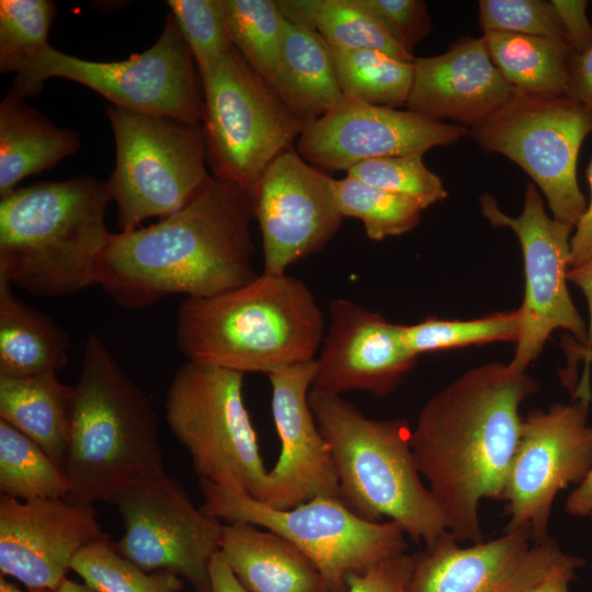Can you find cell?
<instances>
[{
    "label": "cell",
    "instance_id": "47",
    "mask_svg": "<svg viewBox=\"0 0 592 592\" xmlns=\"http://www.w3.org/2000/svg\"><path fill=\"white\" fill-rule=\"evenodd\" d=\"M568 280L574 283L583 292L587 299L589 322L588 344L584 349L592 350V259L578 267L570 269Z\"/></svg>",
    "mask_w": 592,
    "mask_h": 592
},
{
    "label": "cell",
    "instance_id": "8",
    "mask_svg": "<svg viewBox=\"0 0 592 592\" xmlns=\"http://www.w3.org/2000/svg\"><path fill=\"white\" fill-rule=\"evenodd\" d=\"M202 128L212 175L253 198L269 166L294 148L305 123L232 47L198 72Z\"/></svg>",
    "mask_w": 592,
    "mask_h": 592
},
{
    "label": "cell",
    "instance_id": "21",
    "mask_svg": "<svg viewBox=\"0 0 592 592\" xmlns=\"http://www.w3.org/2000/svg\"><path fill=\"white\" fill-rule=\"evenodd\" d=\"M315 373L316 360L267 375L282 447L276 464L267 471L261 502L274 509H292L318 497L340 499L331 449L308 402Z\"/></svg>",
    "mask_w": 592,
    "mask_h": 592
},
{
    "label": "cell",
    "instance_id": "26",
    "mask_svg": "<svg viewBox=\"0 0 592 592\" xmlns=\"http://www.w3.org/2000/svg\"><path fill=\"white\" fill-rule=\"evenodd\" d=\"M73 387L55 372L0 376V419L36 442L62 466L68 448Z\"/></svg>",
    "mask_w": 592,
    "mask_h": 592
},
{
    "label": "cell",
    "instance_id": "15",
    "mask_svg": "<svg viewBox=\"0 0 592 592\" xmlns=\"http://www.w3.org/2000/svg\"><path fill=\"white\" fill-rule=\"evenodd\" d=\"M124 533L117 551L146 572L170 571L195 592H209V566L219 551L223 526L196 509L166 470L141 477L112 501Z\"/></svg>",
    "mask_w": 592,
    "mask_h": 592
},
{
    "label": "cell",
    "instance_id": "50",
    "mask_svg": "<svg viewBox=\"0 0 592 592\" xmlns=\"http://www.w3.org/2000/svg\"><path fill=\"white\" fill-rule=\"evenodd\" d=\"M0 592H54L50 590H27L20 589L16 584L7 580L3 576L0 578Z\"/></svg>",
    "mask_w": 592,
    "mask_h": 592
},
{
    "label": "cell",
    "instance_id": "33",
    "mask_svg": "<svg viewBox=\"0 0 592 592\" xmlns=\"http://www.w3.org/2000/svg\"><path fill=\"white\" fill-rule=\"evenodd\" d=\"M401 331L406 345L417 356L493 342L515 343L521 331V314L516 309L470 320L429 317L413 325H401Z\"/></svg>",
    "mask_w": 592,
    "mask_h": 592
},
{
    "label": "cell",
    "instance_id": "7",
    "mask_svg": "<svg viewBox=\"0 0 592 592\" xmlns=\"http://www.w3.org/2000/svg\"><path fill=\"white\" fill-rule=\"evenodd\" d=\"M244 374L187 361L166 398V421L200 479L263 501L267 470L243 399Z\"/></svg>",
    "mask_w": 592,
    "mask_h": 592
},
{
    "label": "cell",
    "instance_id": "49",
    "mask_svg": "<svg viewBox=\"0 0 592 592\" xmlns=\"http://www.w3.org/2000/svg\"><path fill=\"white\" fill-rule=\"evenodd\" d=\"M54 592H96L86 583L81 584L65 578Z\"/></svg>",
    "mask_w": 592,
    "mask_h": 592
},
{
    "label": "cell",
    "instance_id": "39",
    "mask_svg": "<svg viewBox=\"0 0 592 592\" xmlns=\"http://www.w3.org/2000/svg\"><path fill=\"white\" fill-rule=\"evenodd\" d=\"M479 24L485 32H505L549 37L568 44L550 1L480 0ZM569 45V44H568Z\"/></svg>",
    "mask_w": 592,
    "mask_h": 592
},
{
    "label": "cell",
    "instance_id": "29",
    "mask_svg": "<svg viewBox=\"0 0 592 592\" xmlns=\"http://www.w3.org/2000/svg\"><path fill=\"white\" fill-rule=\"evenodd\" d=\"M291 22L316 32L331 48L377 49L413 62L360 0H277Z\"/></svg>",
    "mask_w": 592,
    "mask_h": 592
},
{
    "label": "cell",
    "instance_id": "41",
    "mask_svg": "<svg viewBox=\"0 0 592 592\" xmlns=\"http://www.w3.org/2000/svg\"><path fill=\"white\" fill-rule=\"evenodd\" d=\"M412 556L399 554L346 579V592H407L412 572Z\"/></svg>",
    "mask_w": 592,
    "mask_h": 592
},
{
    "label": "cell",
    "instance_id": "40",
    "mask_svg": "<svg viewBox=\"0 0 592 592\" xmlns=\"http://www.w3.org/2000/svg\"><path fill=\"white\" fill-rule=\"evenodd\" d=\"M389 35L409 54L431 32L426 3L422 0H360Z\"/></svg>",
    "mask_w": 592,
    "mask_h": 592
},
{
    "label": "cell",
    "instance_id": "16",
    "mask_svg": "<svg viewBox=\"0 0 592 592\" xmlns=\"http://www.w3.org/2000/svg\"><path fill=\"white\" fill-rule=\"evenodd\" d=\"M412 560L407 592H522L584 563L549 536L533 542L526 528L464 548L446 532Z\"/></svg>",
    "mask_w": 592,
    "mask_h": 592
},
{
    "label": "cell",
    "instance_id": "24",
    "mask_svg": "<svg viewBox=\"0 0 592 592\" xmlns=\"http://www.w3.org/2000/svg\"><path fill=\"white\" fill-rule=\"evenodd\" d=\"M77 130L61 128L10 90L0 103V198L25 178L78 151Z\"/></svg>",
    "mask_w": 592,
    "mask_h": 592
},
{
    "label": "cell",
    "instance_id": "14",
    "mask_svg": "<svg viewBox=\"0 0 592 592\" xmlns=\"http://www.w3.org/2000/svg\"><path fill=\"white\" fill-rule=\"evenodd\" d=\"M479 202L488 223L510 228L522 248L525 289L519 308L521 331L514 355L508 363L510 367L526 372L557 329L570 332L585 348L588 325L568 291L570 239L574 227L547 215L532 182L526 184L523 209L517 217L503 213L489 193L482 194Z\"/></svg>",
    "mask_w": 592,
    "mask_h": 592
},
{
    "label": "cell",
    "instance_id": "34",
    "mask_svg": "<svg viewBox=\"0 0 592 592\" xmlns=\"http://www.w3.org/2000/svg\"><path fill=\"white\" fill-rule=\"evenodd\" d=\"M335 195L342 216L360 219L366 236L374 241L409 232L421 220L423 208L415 201L348 175L335 180Z\"/></svg>",
    "mask_w": 592,
    "mask_h": 592
},
{
    "label": "cell",
    "instance_id": "20",
    "mask_svg": "<svg viewBox=\"0 0 592 592\" xmlns=\"http://www.w3.org/2000/svg\"><path fill=\"white\" fill-rule=\"evenodd\" d=\"M401 325L349 299L329 305V326L316 357L311 389L342 395L367 391L385 397L414 367Z\"/></svg>",
    "mask_w": 592,
    "mask_h": 592
},
{
    "label": "cell",
    "instance_id": "12",
    "mask_svg": "<svg viewBox=\"0 0 592 592\" xmlns=\"http://www.w3.org/2000/svg\"><path fill=\"white\" fill-rule=\"evenodd\" d=\"M592 116L579 102L562 96L517 93L487 123L470 129L489 152L519 164L543 191L553 217L573 227L588 204L577 179V160Z\"/></svg>",
    "mask_w": 592,
    "mask_h": 592
},
{
    "label": "cell",
    "instance_id": "17",
    "mask_svg": "<svg viewBox=\"0 0 592 592\" xmlns=\"http://www.w3.org/2000/svg\"><path fill=\"white\" fill-rule=\"evenodd\" d=\"M263 246L264 269L284 274L289 265L320 251L338 232L343 216L335 179L292 148L265 170L252 198Z\"/></svg>",
    "mask_w": 592,
    "mask_h": 592
},
{
    "label": "cell",
    "instance_id": "19",
    "mask_svg": "<svg viewBox=\"0 0 592 592\" xmlns=\"http://www.w3.org/2000/svg\"><path fill=\"white\" fill-rule=\"evenodd\" d=\"M110 536L90 503L0 498V571L27 590L55 591L76 554Z\"/></svg>",
    "mask_w": 592,
    "mask_h": 592
},
{
    "label": "cell",
    "instance_id": "31",
    "mask_svg": "<svg viewBox=\"0 0 592 592\" xmlns=\"http://www.w3.org/2000/svg\"><path fill=\"white\" fill-rule=\"evenodd\" d=\"M70 490L62 466L36 442L0 419V491L22 500L65 499Z\"/></svg>",
    "mask_w": 592,
    "mask_h": 592
},
{
    "label": "cell",
    "instance_id": "6",
    "mask_svg": "<svg viewBox=\"0 0 592 592\" xmlns=\"http://www.w3.org/2000/svg\"><path fill=\"white\" fill-rule=\"evenodd\" d=\"M308 402L331 449L340 500L352 512L371 522L386 516L425 546L448 532L421 479L407 420L369 419L341 395L317 389H310Z\"/></svg>",
    "mask_w": 592,
    "mask_h": 592
},
{
    "label": "cell",
    "instance_id": "13",
    "mask_svg": "<svg viewBox=\"0 0 592 592\" xmlns=\"http://www.w3.org/2000/svg\"><path fill=\"white\" fill-rule=\"evenodd\" d=\"M569 405L533 410L522 420L521 434L501 500L510 520L504 532L526 528L533 542L548 537L556 494L571 483L581 485L592 468V426L589 371L572 392Z\"/></svg>",
    "mask_w": 592,
    "mask_h": 592
},
{
    "label": "cell",
    "instance_id": "51",
    "mask_svg": "<svg viewBox=\"0 0 592 592\" xmlns=\"http://www.w3.org/2000/svg\"><path fill=\"white\" fill-rule=\"evenodd\" d=\"M590 516H591V519H592V514H591Z\"/></svg>",
    "mask_w": 592,
    "mask_h": 592
},
{
    "label": "cell",
    "instance_id": "28",
    "mask_svg": "<svg viewBox=\"0 0 592 592\" xmlns=\"http://www.w3.org/2000/svg\"><path fill=\"white\" fill-rule=\"evenodd\" d=\"M489 55L505 80L523 95H566L574 52L563 41L485 32Z\"/></svg>",
    "mask_w": 592,
    "mask_h": 592
},
{
    "label": "cell",
    "instance_id": "27",
    "mask_svg": "<svg viewBox=\"0 0 592 592\" xmlns=\"http://www.w3.org/2000/svg\"><path fill=\"white\" fill-rule=\"evenodd\" d=\"M69 349L67 331L20 300L0 277V376L57 373L67 365Z\"/></svg>",
    "mask_w": 592,
    "mask_h": 592
},
{
    "label": "cell",
    "instance_id": "9",
    "mask_svg": "<svg viewBox=\"0 0 592 592\" xmlns=\"http://www.w3.org/2000/svg\"><path fill=\"white\" fill-rule=\"evenodd\" d=\"M115 167L106 181L121 232L184 206L210 175L201 123L106 106Z\"/></svg>",
    "mask_w": 592,
    "mask_h": 592
},
{
    "label": "cell",
    "instance_id": "36",
    "mask_svg": "<svg viewBox=\"0 0 592 592\" xmlns=\"http://www.w3.org/2000/svg\"><path fill=\"white\" fill-rule=\"evenodd\" d=\"M50 0H0V72L18 75L48 44Z\"/></svg>",
    "mask_w": 592,
    "mask_h": 592
},
{
    "label": "cell",
    "instance_id": "5",
    "mask_svg": "<svg viewBox=\"0 0 592 592\" xmlns=\"http://www.w3.org/2000/svg\"><path fill=\"white\" fill-rule=\"evenodd\" d=\"M73 387L71 428L62 467L70 503L109 502L125 488L164 470L158 421L147 395L90 333Z\"/></svg>",
    "mask_w": 592,
    "mask_h": 592
},
{
    "label": "cell",
    "instance_id": "1",
    "mask_svg": "<svg viewBox=\"0 0 592 592\" xmlns=\"http://www.w3.org/2000/svg\"><path fill=\"white\" fill-rule=\"evenodd\" d=\"M538 389L526 372L488 363L462 374L421 408L412 452L457 540H483L479 504L502 498L521 434L520 406Z\"/></svg>",
    "mask_w": 592,
    "mask_h": 592
},
{
    "label": "cell",
    "instance_id": "2",
    "mask_svg": "<svg viewBox=\"0 0 592 592\" xmlns=\"http://www.w3.org/2000/svg\"><path fill=\"white\" fill-rule=\"evenodd\" d=\"M251 197L212 174L175 213L111 234L98 285L121 307L139 310L173 295L215 296L257 277Z\"/></svg>",
    "mask_w": 592,
    "mask_h": 592
},
{
    "label": "cell",
    "instance_id": "30",
    "mask_svg": "<svg viewBox=\"0 0 592 592\" xmlns=\"http://www.w3.org/2000/svg\"><path fill=\"white\" fill-rule=\"evenodd\" d=\"M330 49L345 99L394 109L406 105L413 81V62L377 49Z\"/></svg>",
    "mask_w": 592,
    "mask_h": 592
},
{
    "label": "cell",
    "instance_id": "43",
    "mask_svg": "<svg viewBox=\"0 0 592 592\" xmlns=\"http://www.w3.org/2000/svg\"><path fill=\"white\" fill-rule=\"evenodd\" d=\"M566 96L582 104L592 116V47L573 55Z\"/></svg>",
    "mask_w": 592,
    "mask_h": 592
},
{
    "label": "cell",
    "instance_id": "3",
    "mask_svg": "<svg viewBox=\"0 0 592 592\" xmlns=\"http://www.w3.org/2000/svg\"><path fill=\"white\" fill-rule=\"evenodd\" d=\"M325 321L303 281L262 272L235 289L185 298L177 312L175 341L190 362L267 376L316 360Z\"/></svg>",
    "mask_w": 592,
    "mask_h": 592
},
{
    "label": "cell",
    "instance_id": "22",
    "mask_svg": "<svg viewBox=\"0 0 592 592\" xmlns=\"http://www.w3.org/2000/svg\"><path fill=\"white\" fill-rule=\"evenodd\" d=\"M407 110L475 129L498 114L517 91L492 61L483 37H462L437 56L413 60Z\"/></svg>",
    "mask_w": 592,
    "mask_h": 592
},
{
    "label": "cell",
    "instance_id": "45",
    "mask_svg": "<svg viewBox=\"0 0 592 592\" xmlns=\"http://www.w3.org/2000/svg\"><path fill=\"white\" fill-rule=\"evenodd\" d=\"M576 353L585 360L587 364H592V350L579 346L576 349ZM565 509L567 513L573 516L592 514V468L584 481L569 494Z\"/></svg>",
    "mask_w": 592,
    "mask_h": 592
},
{
    "label": "cell",
    "instance_id": "23",
    "mask_svg": "<svg viewBox=\"0 0 592 592\" xmlns=\"http://www.w3.org/2000/svg\"><path fill=\"white\" fill-rule=\"evenodd\" d=\"M219 554L248 592H329L305 554L253 524H224Z\"/></svg>",
    "mask_w": 592,
    "mask_h": 592
},
{
    "label": "cell",
    "instance_id": "35",
    "mask_svg": "<svg viewBox=\"0 0 592 592\" xmlns=\"http://www.w3.org/2000/svg\"><path fill=\"white\" fill-rule=\"evenodd\" d=\"M70 570L96 592H180L183 581L170 571L146 572L122 556L110 540L81 548Z\"/></svg>",
    "mask_w": 592,
    "mask_h": 592
},
{
    "label": "cell",
    "instance_id": "18",
    "mask_svg": "<svg viewBox=\"0 0 592 592\" xmlns=\"http://www.w3.org/2000/svg\"><path fill=\"white\" fill-rule=\"evenodd\" d=\"M469 129L426 118L409 110L344 99L326 114L307 122L295 144L310 164L348 172L360 162L447 146Z\"/></svg>",
    "mask_w": 592,
    "mask_h": 592
},
{
    "label": "cell",
    "instance_id": "38",
    "mask_svg": "<svg viewBox=\"0 0 592 592\" xmlns=\"http://www.w3.org/2000/svg\"><path fill=\"white\" fill-rule=\"evenodd\" d=\"M167 3L198 72L234 47L226 0H169Z\"/></svg>",
    "mask_w": 592,
    "mask_h": 592
},
{
    "label": "cell",
    "instance_id": "46",
    "mask_svg": "<svg viewBox=\"0 0 592 592\" xmlns=\"http://www.w3.org/2000/svg\"><path fill=\"white\" fill-rule=\"evenodd\" d=\"M209 580V592H248L238 581L219 551L210 561Z\"/></svg>",
    "mask_w": 592,
    "mask_h": 592
},
{
    "label": "cell",
    "instance_id": "32",
    "mask_svg": "<svg viewBox=\"0 0 592 592\" xmlns=\"http://www.w3.org/2000/svg\"><path fill=\"white\" fill-rule=\"evenodd\" d=\"M234 47L271 83L280 60L286 19L277 0H226Z\"/></svg>",
    "mask_w": 592,
    "mask_h": 592
},
{
    "label": "cell",
    "instance_id": "48",
    "mask_svg": "<svg viewBox=\"0 0 592 592\" xmlns=\"http://www.w3.org/2000/svg\"><path fill=\"white\" fill-rule=\"evenodd\" d=\"M576 578V572H561L525 589L522 592H568V584Z\"/></svg>",
    "mask_w": 592,
    "mask_h": 592
},
{
    "label": "cell",
    "instance_id": "11",
    "mask_svg": "<svg viewBox=\"0 0 592 592\" xmlns=\"http://www.w3.org/2000/svg\"><path fill=\"white\" fill-rule=\"evenodd\" d=\"M201 510L215 519L272 531L295 545L316 566L329 592H346V579L403 554L405 531L394 522L357 516L340 499L318 497L292 509H274L200 479Z\"/></svg>",
    "mask_w": 592,
    "mask_h": 592
},
{
    "label": "cell",
    "instance_id": "44",
    "mask_svg": "<svg viewBox=\"0 0 592 592\" xmlns=\"http://www.w3.org/2000/svg\"><path fill=\"white\" fill-rule=\"evenodd\" d=\"M587 177L591 198L570 239V269L578 267L592 259V159L587 169Z\"/></svg>",
    "mask_w": 592,
    "mask_h": 592
},
{
    "label": "cell",
    "instance_id": "37",
    "mask_svg": "<svg viewBox=\"0 0 592 592\" xmlns=\"http://www.w3.org/2000/svg\"><path fill=\"white\" fill-rule=\"evenodd\" d=\"M346 175L413 200L423 209L447 197L442 180L425 167L419 153L366 160L352 167Z\"/></svg>",
    "mask_w": 592,
    "mask_h": 592
},
{
    "label": "cell",
    "instance_id": "10",
    "mask_svg": "<svg viewBox=\"0 0 592 592\" xmlns=\"http://www.w3.org/2000/svg\"><path fill=\"white\" fill-rule=\"evenodd\" d=\"M50 78L78 82L129 111L202 122L201 78L171 13L149 49L121 61L82 59L48 43L15 75L11 90L35 96Z\"/></svg>",
    "mask_w": 592,
    "mask_h": 592
},
{
    "label": "cell",
    "instance_id": "4",
    "mask_svg": "<svg viewBox=\"0 0 592 592\" xmlns=\"http://www.w3.org/2000/svg\"><path fill=\"white\" fill-rule=\"evenodd\" d=\"M106 181L91 175L37 182L0 198V277L35 296L98 285L111 232Z\"/></svg>",
    "mask_w": 592,
    "mask_h": 592
},
{
    "label": "cell",
    "instance_id": "42",
    "mask_svg": "<svg viewBox=\"0 0 592 592\" xmlns=\"http://www.w3.org/2000/svg\"><path fill=\"white\" fill-rule=\"evenodd\" d=\"M574 54H582L592 47V25L587 15L585 0L550 1Z\"/></svg>",
    "mask_w": 592,
    "mask_h": 592
},
{
    "label": "cell",
    "instance_id": "25",
    "mask_svg": "<svg viewBox=\"0 0 592 592\" xmlns=\"http://www.w3.org/2000/svg\"><path fill=\"white\" fill-rule=\"evenodd\" d=\"M270 86L305 124L345 99L329 45L316 32L287 19L280 60Z\"/></svg>",
    "mask_w": 592,
    "mask_h": 592
}]
</instances>
